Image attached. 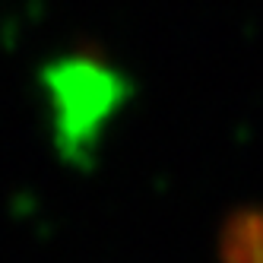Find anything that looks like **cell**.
Here are the masks:
<instances>
[{
	"label": "cell",
	"mask_w": 263,
	"mask_h": 263,
	"mask_svg": "<svg viewBox=\"0 0 263 263\" xmlns=\"http://www.w3.org/2000/svg\"><path fill=\"white\" fill-rule=\"evenodd\" d=\"M45 92L51 99L54 137L64 159L83 162L92 156L105 124L127 96V80L102 58L70 54L45 67Z\"/></svg>",
	"instance_id": "6da1fadb"
},
{
	"label": "cell",
	"mask_w": 263,
	"mask_h": 263,
	"mask_svg": "<svg viewBox=\"0 0 263 263\" xmlns=\"http://www.w3.org/2000/svg\"><path fill=\"white\" fill-rule=\"evenodd\" d=\"M222 263H263V206H241L219 229Z\"/></svg>",
	"instance_id": "7a4b0ae2"
}]
</instances>
